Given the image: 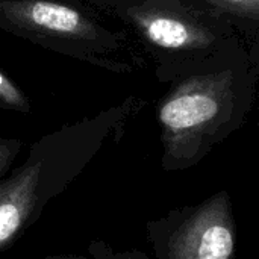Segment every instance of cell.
<instances>
[{
	"label": "cell",
	"instance_id": "5b68a950",
	"mask_svg": "<svg viewBox=\"0 0 259 259\" xmlns=\"http://www.w3.org/2000/svg\"><path fill=\"white\" fill-rule=\"evenodd\" d=\"M226 17L237 32L255 36L259 29V0H200Z\"/></svg>",
	"mask_w": 259,
	"mask_h": 259
},
{
	"label": "cell",
	"instance_id": "8992f818",
	"mask_svg": "<svg viewBox=\"0 0 259 259\" xmlns=\"http://www.w3.org/2000/svg\"><path fill=\"white\" fill-rule=\"evenodd\" d=\"M30 108V102L20 85L0 68V109L29 114L32 111Z\"/></svg>",
	"mask_w": 259,
	"mask_h": 259
},
{
	"label": "cell",
	"instance_id": "277c9868",
	"mask_svg": "<svg viewBox=\"0 0 259 259\" xmlns=\"http://www.w3.org/2000/svg\"><path fill=\"white\" fill-rule=\"evenodd\" d=\"M146 229L155 259H235L237 223L226 190L173 209Z\"/></svg>",
	"mask_w": 259,
	"mask_h": 259
},
{
	"label": "cell",
	"instance_id": "6da1fadb",
	"mask_svg": "<svg viewBox=\"0 0 259 259\" xmlns=\"http://www.w3.org/2000/svg\"><path fill=\"white\" fill-rule=\"evenodd\" d=\"M256 79V59L238 33L176 70L156 105L162 170H188L235 134L250 112Z\"/></svg>",
	"mask_w": 259,
	"mask_h": 259
},
{
	"label": "cell",
	"instance_id": "ba28073f",
	"mask_svg": "<svg viewBox=\"0 0 259 259\" xmlns=\"http://www.w3.org/2000/svg\"><path fill=\"white\" fill-rule=\"evenodd\" d=\"M46 259H87L83 256H49Z\"/></svg>",
	"mask_w": 259,
	"mask_h": 259
},
{
	"label": "cell",
	"instance_id": "52a82bcc",
	"mask_svg": "<svg viewBox=\"0 0 259 259\" xmlns=\"http://www.w3.org/2000/svg\"><path fill=\"white\" fill-rule=\"evenodd\" d=\"M23 143L17 138H0V185L11 171L14 161L21 152Z\"/></svg>",
	"mask_w": 259,
	"mask_h": 259
},
{
	"label": "cell",
	"instance_id": "3957f363",
	"mask_svg": "<svg viewBox=\"0 0 259 259\" xmlns=\"http://www.w3.org/2000/svg\"><path fill=\"white\" fill-rule=\"evenodd\" d=\"M0 29L111 73L135 70L126 36L74 0H0Z\"/></svg>",
	"mask_w": 259,
	"mask_h": 259
},
{
	"label": "cell",
	"instance_id": "7a4b0ae2",
	"mask_svg": "<svg viewBox=\"0 0 259 259\" xmlns=\"http://www.w3.org/2000/svg\"><path fill=\"white\" fill-rule=\"evenodd\" d=\"M123 21L155 61L167 83L184 65L220 49L237 32L232 23L200 0H74Z\"/></svg>",
	"mask_w": 259,
	"mask_h": 259
}]
</instances>
